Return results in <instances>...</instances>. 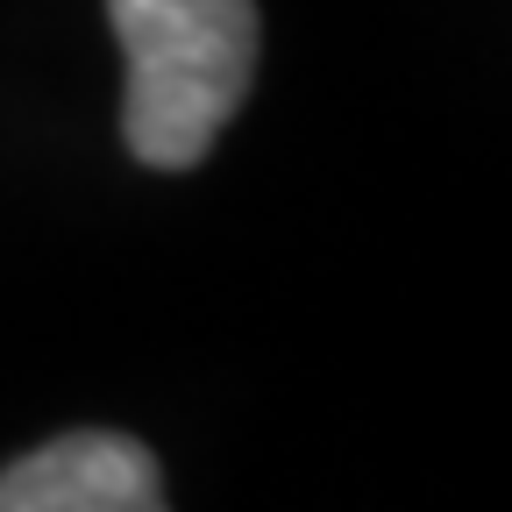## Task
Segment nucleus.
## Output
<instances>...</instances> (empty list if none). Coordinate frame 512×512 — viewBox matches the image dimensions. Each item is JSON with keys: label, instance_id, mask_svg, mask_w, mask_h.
I'll return each mask as SVG.
<instances>
[{"label": "nucleus", "instance_id": "nucleus-1", "mask_svg": "<svg viewBox=\"0 0 512 512\" xmlns=\"http://www.w3.org/2000/svg\"><path fill=\"white\" fill-rule=\"evenodd\" d=\"M128 57L121 136L150 171L207 164L256 79V0H107Z\"/></svg>", "mask_w": 512, "mask_h": 512}, {"label": "nucleus", "instance_id": "nucleus-2", "mask_svg": "<svg viewBox=\"0 0 512 512\" xmlns=\"http://www.w3.org/2000/svg\"><path fill=\"white\" fill-rule=\"evenodd\" d=\"M0 512H171V505L143 441L114 427H79L0 470Z\"/></svg>", "mask_w": 512, "mask_h": 512}]
</instances>
